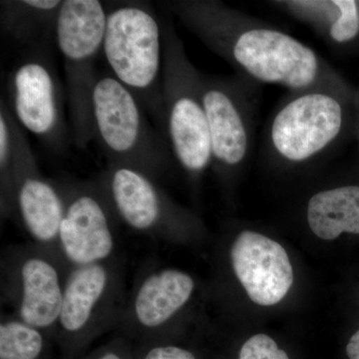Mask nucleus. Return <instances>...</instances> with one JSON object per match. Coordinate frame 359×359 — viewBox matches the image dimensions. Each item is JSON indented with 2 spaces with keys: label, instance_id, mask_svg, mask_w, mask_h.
Instances as JSON below:
<instances>
[{
  "label": "nucleus",
  "instance_id": "f257e3e1",
  "mask_svg": "<svg viewBox=\"0 0 359 359\" xmlns=\"http://www.w3.org/2000/svg\"><path fill=\"white\" fill-rule=\"evenodd\" d=\"M167 6L210 50L252 83L278 85L290 92L342 93L327 61L275 26L215 0H178Z\"/></svg>",
  "mask_w": 359,
  "mask_h": 359
},
{
  "label": "nucleus",
  "instance_id": "f03ea898",
  "mask_svg": "<svg viewBox=\"0 0 359 359\" xmlns=\"http://www.w3.org/2000/svg\"><path fill=\"white\" fill-rule=\"evenodd\" d=\"M102 51L113 76L136 97L167 139L161 74L163 32L152 8L130 2L110 11Z\"/></svg>",
  "mask_w": 359,
  "mask_h": 359
},
{
  "label": "nucleus",
  "instance_id": "7ed1b4c3",
  "mask_svg": "<svg viewBox=\"0 0 359 359\" xmlns=\"http://www.w3.org/2000/svg\"><path fill=\"white\" fill-rule=\"evenodd\" d=\"M163 32V100L166 137L173 156L188 173L212 164L209 124L203 103L201 73L187 55L183 41L168 21Z\"/></svg>",
  "mask_w": 359,
  "mask_h": 359
},
{
  "label": "nucleus",
  "instance_id": "20e7f679",
  "mask_svg": "<svg viewBox=\"0 0 359 359\" xmlns=\"http://www.w3.org/2000/svg\"><path fill=\"white\" fill-rule=\"evenodd\" d=\"M107 11L98 0H65L55 28L65 63L71 130L75 146L85 149L95 139L93 92L95 61L102 50Z\"/></svg>",
  "mask_w": 359,
  "mask_h": 359
},
{
  "label": "nucleus",
  "instance_id": "39448f33",
  "mask_svg": "<svg viewBox=\"0 0 359 359\" xmlns=\"http://www.w3.org/2000/svg\"><path fill=\"white\" fill-rule=\"evenodd\" d=\"M95 139L110 165L148 173L174 157L164 135L149 124L136 97L112 74L97 78L93 92Z\"/></svg>",
  "mask_w": 359,
  "mask_h": 359
},
{
  "label": "nucleus",
  "instance_id": "423d86ee",
  "mask_svg": "<svg viewBox=\"0 0 359 359\" xmlns=\"http://www.w3.org/2000/svg\"><path fill=\"white\" fill-rule=\"evenodd\" d=\"M341 94L330 89L290 92L266 127V157L289 166L325 157L344 131Z\"/></svg>",
  "mask_w": 359,
  "mask_h": 359
},
{
  "label": "nucleus",
  "instance_id": "0eeeda50",
  "mask_svg": "<svg viewBox=\"0 0 359 359\" xmlns=\"http://www.w3.org/2000/svg\"><path fill=\"white\" fill-rule=\"evenodd\" d=\"M252 82L238 76H208L201 73L203 103L209 124L212 164L236 171L250 157L254 135Z\"/></svg>",
  "mask_w": 359,
  "mask_h": 359
},
{
  "label": "nucleus",
  "instance_id": "6e6552de",
  "mask_svg": "<svg viewBox=\"0 0 359 359\" xmlns=\"http://www.w3.org/2000/svg\"><path fill=\"white\" fill-rule=\"evenodd\" d=\"M11 89L18 122L60 152L66 142L62 98L48 63L39 58L22 61L11 76Z\"/></svg>",
  "mask_w": 359,
  "mask_h": 359
},
{
  "label": "nucleus",
  "instance_id": "1a4fd4ad",
  "mask_svg": "<svg viewBox=\"0 0 359 359\" xmlns=\"http://www.w3.org/2000/svg\"><path fill=\"white\" fill-rule=\"evenodd\" d=\"M236 276L259 306L278 304L287 295L294 271L290 257L282 245L262 233L243 231L231 250Z\"/></svg>",
  "mask_w": 359,
  "mask_h": 359
},
{
  "label": "nucleus",
  "instance_id": "9d476101",
  "mask_svg": "<svg viewBox=\"0 0 359 359\" xmlns=\"http://www.w3.org/2000/svg\"><path fill=\"white\" fill-rule=\"evenodd\" d=\"M15 180L21 217L30 233L41 242L58 235L65 218V204L54 190L36 174V163L29 143L16 122Z\"/></svg>",
  "mask_w": 359,
  "mask_h": 359
},
{
  "label": "nucleus",
  "instance_id": "9b49d317",
  "mask_svg": "<svg viewBox=\"0 0 359 359\" xmlns=\"http://www.w3.org/2000/svg\"><path fill=\"white\" fill-rule=\"evenodd\" d=\"M59 235L67 257L81 266L105 259L113 249L106 212L91 195L77 196L68 205Z\"/></svg>",
  "mask_w": 359,
  "mask_h": 359
},
{
  "label": "nucleus",
  "instance_id": "f8f14e48",
  "mask_svg": "<svg viewBox=\"0 0 359 359\" xmlns=\"http://www.w3.org/2000/svg\"><path fill=\"white\" fill-rule=\"evenodd\" d=\"M108 175L113 202L126 223L137 230H148L157 224L164 205L148 176L119 165H110Z\"/></svg>",
  "mask_w": 359,
  "mask_h": 359
},
{
  "label": "nucleus",
  "instance_id": "ddd939ff",
  "mask_svg": "<svg viewBox=\"0 0 359 359\" xmlns=\"http://www.w3.org/2000/svg\"><path fill=\"white\" fill-rule=\"evenodd\" d=\"M275 4L330 43H349L359 35V4L354 0H289Z\"/></svg>",
  "mask_w": 359,
  "mask_h": 359
},
{
  "label": "nucleus",
  "instance_id": "4468645a",
  "mask_svg": "<svg viewBox=\"0 0 359 359\" xmlns=\"http://www.w3.org/2000/svg\"><path fill=\"white\" fill-rule=\"evenodd\" d=\"M193 290L192 278L183 271L167 269L151 276L137 294V318L145 327H159L189 301Z\"/></svg>",
  "mask_w": 359,
  "mask_h": 359
},
{
  "label": "nucleus",
  "instance_id": "2eb2a0df",
  "mask_svg": "<svg viewBox=\"0 0 359 359\" xmlns=\"http://www.w3.org/2000/svg\"><path fill=\"white\" fill-rule=\"evenodd\" d=\"M21 276V318L32 327H49L62 311L63 294L55 269L41 259H32L23 264Z\"/></svg>",
  "mask_w": 359,
  "mask_h": 359
},
{
  "label": "nucleus",
  "instance_id": "dca6fc26",
  "mask_svg": "<svg viewBox=\"0 0 359 359\" xmlns=\"http://www.w3.org/2000/svg\"><path fill=\"white\" fill-rule=\"evenodd\" d=\"M306 218L314 235L323 240H334L344 233L359 235V187L314 194L309 201Z\"/></svg>",
  "mask_w": 359,
  "mask_h": 359
},
{
  "label": "nucleus",
  "instance_id": "f3484780",
  "mask_svg": "<svg viewBox=\"0 0 359 359\" xmlns=\"http://www.w3.org/2000/svg\"><path fill=\"white\" fill-rule=\"evenodd\" d=\"M62 2L60 0H9L1 1L4 32L22 43H32L55 32Z\"/></svg>",
  "mask_w": 359,
  "mask_h": 359
},
{
  "label": "nucleus",
  "instance_id": "a211bd4d",
  "mask_svg": "<svg viewBox=\"0 0 359 359\" xmlns=\"http://www.w3.org/2000/svg\"><path fill=\"white\" fill-rule=\"evenodd\" d=\"M107 283V273L100 264H88L70 276L65 294L61 325L69 332H76L86 325L92 309L100 299Z\"/></svg>",
  "mask_w": 359,
  "mask_h": 359
},
{
  "label": "nucleus",
  "instance_id": "6ab92c4d",
  "mask_svg": "<svg viewBox=\"0 0 359 359\" xmlns=\"http://www.w3.org/2000/svg\"><path fill=\"white\" fill-rule=\"evenodd\" d=\"M41 334L26 323L11 321L0 327V358L35 359L41 353Z\"/></svg>",
  "mask_w": 359,
  "mask_h": 359
},
{
  "label": "nucleus",
  "instance_id": "aec40b11",
  "mask_svg": "<svg viewBox=\"0 0 359 359\" xmlns=\"http://www.w3.org/2000/svg\"><path fill=\"white\" fill-rule=\"evenodd\" d=\"M238 359H290L278 348L275 340L266 334H257L245 342Z\"/></svg>",
  "mask_w": 359,
  "mask_h": 359
},
{
  "label": "nucleus",
  "instance_id": "412c9836",
  "mask_svg": "<svg viewBox=\"0 0 359 359\" xmlns=\"http://www.w3.org/2000/svg\"><path fill=\"white\" fill-rule=\"evenodd\" d=\"M145 359H196L190 351L175 346L156 347Z\"/></svg>",
  "mask_w": 359,
  "mask_h": 359
},
{
  "label": "nucleus",
  "instance_id": "4be33fe9",
  "mask_svg": "<svg viewBox=\"0 0 359 359\" xmlns=\"http://www.w3.org/2000/svg\"><path fill=\"white\" fill-rule=\"evenodd\" d=\"M346 353L351 359H359V330L349 339Z\"/></svg>",
  "mask_w": 359,
  "mask_h": 359
}]
</instances>
